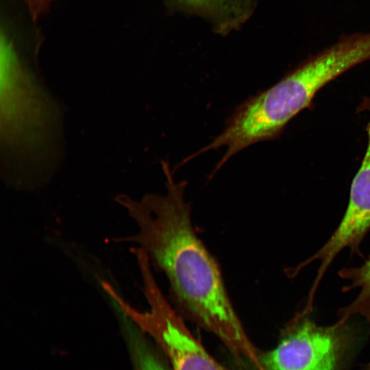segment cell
I'll use <instances>...</instances> for the list:
<instances>
[{
    "instance_id": "6da1fadb",
    "label": "cell",
    "mask_w": 370,
    "mask_h": 370,
    "mask_svg": "<svg viewBox=\"0 0 370 370\" xmlns=\"http://www.w3.org/2000/svg\"><path fill=\"white\" fill-rule=\"evenodd\" d=\"M161 164L165 195L147 194L138 201L117 197L138 225L133 239L166 275L179 311L217 337L240 364L256 367L260 350L234 310L219 264L195 231L184 199L187 182H175L168 162Z\"/></svg>"
},
{
    "instance_id": "7a4b0ae2",
    "label": "cell",
    "mask_w": 370,
    "mask_h": 370,
    "mask_svg": "<svg viewBox=\"0 0 370 370\" xmlns=\"http://www.w3.org/2000/svg\"><path fill=\"white\" fill-rule=\"evenodd\" d=\"M39 47L21 35L1 38V169L19 188L47 182L64 150L63 109L40 76Z\"/></svg>"
},
{
    "instance_id": "3957f363",
    "label": "cell",
    "mask_w": 370,
    "mask_h": 370,
    "mask_svg": "<svg viewBox=\"0 0 370 370\" xmlns=\"http://www.w3.org/2000/svg\"><path fill=\"white\" fill-rule=\"evenodd\" d=\"M370 60V32L343 34L336 42L311 56L268 89L238 106L213 149L227 148L223 159L256 143L274 140L300 112L312 108L318 92L349 69Z\"/></svg>"
},
{
    "instance_id": "277c9868",
    "label": "cell",
    "mask_w": 370,
    "mask_h": 370,
    "mask_svg": "<svg viewBox=\"0 0 370 370\" xmlns=\"http://www.w3.org/2000/svg\"><path fill=\"white\" fill-rule=\"evenodd\" d=\"M351 337L347 321L320 326L301 312L281 331L274 349L259 352L258 370H337Z\"/></svg>"
},
{
    "instance_id": "5b68a950",
    "label": "cell",
    "mask_w": 370,
    "mask_h": 370,
    "mask_svg": "<svg viewBox=\"0 0 370 370\" xmlns=\"http://www.w3.org/2000/svg\"><path fill=\"white\" fill-rule=\"evenodd\" d=\"M145 297L149 311L140 312L131 307L127 314L139 330L154 340L172 370H230L217 361L193 336L158 285L148 288Z\"/></svg>"
},
{
    "instance_id": "8992f818",
    "label": "cell",
    "mask_w": 370,
    "mask_h": 370,
    "mask_svg": "<svg viewBox=\"0 0 370 370\" xmlns=\"http://www.w3.org/2000/svg\"><path fill=\"white\" fill-rule=\"evenodd\" d=\"M358 112L370 113V95L363 97ZM368 137L366 151L357 173L353 179L348 205L334 233L324 245L312 256L293 269L297 273L312 262H320L317 277L310 291L314 295L326 270L336 256L345 248L358 251L362 239L370 229V121L366 126Z\"/></svg>"
},
{
    "instance_id": "52a82bcc",
    "label": "cell",
    "mask_w": 370,
    "mask_h": 370,
    "mask_svg": "<svg viewBox=\"0 0 370 370\" xmlns=\"http://www.w3.org/2000/svg\"><path fill=\"white\" fill-rule=\"evenodd\" d=\"M182 10L208 20L221 34L240 28L251 16L252 0H169Z\"/></svg>"
},
{
    "instance_id": "ba28073f",
    "label": "cell",
    "mask_w": 370,
    "mask_h": 370,
    "mask_svg": "<svg viewBox=\"0 0 370 370\" xmlns=\"http://www.w3.org/2000/svg\"><path fill=\"white\" fill-rule=\"evenodd\" d=\"M338 275L349 282L348 285L343 288V291L359 289L356 297L339 310L338 319L348 321L356 314L370 322V257L359 267L341 269Z\"/></svg>"
},
{
    "instance_id": "9c48e42d",
    "label": "cell",
    "mask_w": 370,
    "mask_h": 370,
    "mask_svg": "<svg viewBox=\"0 0 370 370\" xmlns=\"http://www.w3.org/2000/svg\"><path fill=\"white\" fill-rule=\"evenodd\" d=\"M134 370H170L142 334L130 339Z\"/></svg>"
},
{
    "instance_id": "30bf717a",
    "label": "cell",
    "mask_w": 370,
    "mask_h": 370,
    "mask_svg": "<svg viewBox=\"0 0 370 370\" xmlns=\"http://www.w3.org/2000/svg\"><path fill=\"white\" fill-rule=\"evenodd\" d=\"M53 0H25L28 8L35 20L48 11Z\"/></svg>"
},
{
    "instance_id": "8fae6325",
    "label": "cell",
    "mask_w": 370,
    "mask_h": 370,
    "mask_svg": "<svg viewBox=\"0 0 370 370\" xmlns=\"http://www.w3.org/2000/svg\"><path fill=\"white\" fill-rule=\"evenodd\" d=\"M368 370H370V367H369Z\"/></svg>"
}]
</instances>
